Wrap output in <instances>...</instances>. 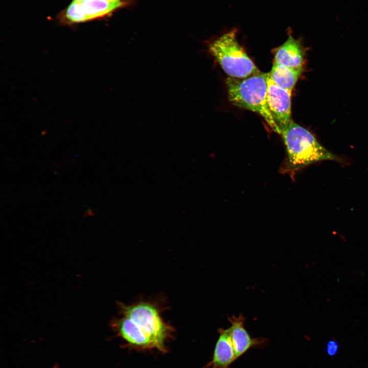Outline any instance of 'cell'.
<instances>
[{
	"label": "cell",
	"mask_w": 368,
	"mask_h": 368,
	"mask_svg": "<svg viewBox=\"0 0 368 368\" xmlns=\"http://www.w3.org/2000/svg\"><path fill=\"white\" fill-rule=\"evenodd\" d=\"M166 307L155 299L140 300L131 304L118 303V316L110 326L116 335L130 348L167 351L166 343L174 329L162 314Z\"/></svg>",
	"instance_id": "obj_1"
},
{
	"label": "cell",
	"mask_w": 368,
	"mask_h": 368,
	"mask_svg": "<svg viewBox=\"0 0 368 368\" xmlns=\"http://www.w3.org/2000/svg\"><path fill=\"white\" fill-rule=\"evenodd\" d=\"M281 135L286 149L288 171L296 172L323 160H341L323 146L309 130L293 121Z\"/></svg>",
	"instance_id": "obj_2"
},
{
	"label": "cell",
	"mask_w": 368,
	"mask_h": 368,
	"mask_svg": "<svg viewBox=\"0 0 368 368\" xmlns=\"http://www.w3.org/2000/svg\"><path fill=\"white\" fill-rule=\"evenodd\" d=\"M268 73H259L244 78L226 80L229 100L240 108L260 114L271 129L278 133L267 103Z\"/></svg>",
	"instance_id": "obj_3"
},
{
	"label": "cell",
	"mask_w": 368,
	"mask_h": 368,
	"mask_svg": "<svg viewBox=\"0 0 368 368\" xmlns=\"http://www.w3.org/2000/svg\"><path fill=\"white\" fill-rule=\"evenodd\" d=\"M233 29L213 41L209 50L229 77L244 78L260 73L239 43Z\"/></svg>",
	"instance_id": "obj_4"
},
{
	"label": "cell",
	"mask_w": 368,
	"mask_h": 368,
	"mask_svg": "<svg viewBox=\"0 0 368 368\" xmlns=\"http://www.w3.org/2000/svg\"><path fill=\"white\" fill-rule=\"evenodd\" d=\"M267 103L273 120L278 128V134L287 129L291 119V92L280 87L270 79L268 73Z\"/></svg>",
	"instance_id": "obj_5"
},
{
	"label": "cell",
	"mask_w": 368,
	"mask_h": 368,
	"mask_svg": "<svg viewBox=\"0 0 368 368\" xmlns=\"http://www.w3.org/2000/svg\"><path fill=\"white\" fill-rule=\"evenodd\" d=\"M219 336L216 343L212 360L207 368H229L237 358L232 341L231 327L220 329Z\"/></svg>",
	"instance_id": "obj_6"
},
{
	"label": "cell",
	"mask_w": 368,
	"mask_h": 368,
	"mask_svg": "<svg viewBox=\"0 0 368 368\" xmlns=\"http://www.w3.org/2000/svg\"><path fill=\"white\" fill-rule=\"evenodd\" d=\"M231 324V337L237 358L249 349L265 344L266 339L263 338H251L244 327L245 318L241 315L228 318Z\"/></svg>",
	"instance_id": "obj_7"
},
{
	"label": "cell",
	"mask_w": 368,
	"mask_h": 368,
	"mask_svg": "<svg viewBox=\"0 0 368 368\" xmlns=\"http://www.w3.org/2000/svg\"><path fill=\"white\" fill-rule=\"evenodd\" d=\"M304 55L301 41L289 32L287 40L277 49L273 62L293 68H302Z\"/></svg>",
	"instance_id": "obj_8"
},
{
	"label": "cell",
	"mask_w": 368,
	"mask_h": 368,
	"mask_svg": "<svg viewBox=\"0 0 368 368\" xmlns=\"http://www.w3.org/2000/svg\"><path fill=\"white\" fill-rule=\"evenodd\" d=\"M302 71L303 67L293 68L273 62L268 76L275 85L291 92Z\"/></svg>",
	"instance_id": "obj_9"
},
{
	"label": "cell",
	"mask_w": 368,
	"mask_h": 368,
	"mask_svg": "<svg viewBox=\"0 0 368 368\" xmlns=\"http://www.w3.org/2000/svg\"><path fill=\"white\" fill-rule=\"evenodd\" d=\"M81 4L88 20L104 16L124 5L122 1L87 0Z\"/></svg>",
	"instance_id": "obj_10"
},
{
	"label": "cell",
	"mask_w": 368,
	"mask_h": 368,
	"mask_svg": "<svg viewBox=\"0 0 368 368\" xmlns=\"http://www.w3.org/2000/svg\"><path fill=\"white\" fill-rule=\"evenodd\" d=\"M65 16L68 21L74 23L88 20L87 16L82 7L81 3L74 0L66 9Z\"/></svg>",
	"instance_id": "obj_11"
},
{
	"label": "cell",
	"mask_w": 368,
	"mask_h": 368,
	"mask_svg": "<svg viewBox=\"0 0 368 368\" xmlns=\"http://www.w3.org/2000/svg\"><path fill=\"white\" fill-rule=\"evenodd\" d=\"M338 349V344L336 340L331 339L328 341L327 344V352L329 356L335 355L337 352Z\"/></svg>",
	"instance_id": "obj_12"
},
{
	"label": "cell",
	"mask_w": 368,
	"mask_h": 368,
	"mask_svg": "<svg viewBox=\"0 0 368 368\" xmlns=\"http://www.w3.org/2000/svg\"><path fill=\"white\" fill-rule=\"evenodd\" d=\"M74 1H77V2H80V3H83V2H84L86 1H87V0H74Z\"/></svg>",
	"instance_id": "obj_13"
},
{
	"label": "cell",
	"mask_w": 368,
	"mask_h": 368,
	"mask_svg": "<svg viewBox=\"0 0 368 368\" xmlns=\"http://www.w3.org/2000/svg\"><path fill=\"white\" fill-rule=\"evenodd\" d=\"M106 1H112V2H113V1H121V0H106Z\"/></svg>",
	"instance_id": "obj_14"
}]
</instances>
